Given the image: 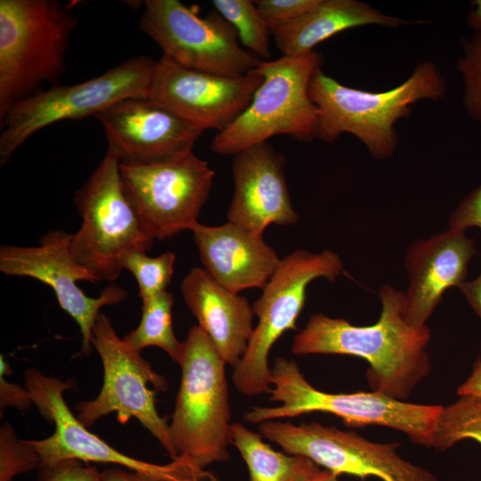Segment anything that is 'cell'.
Returning <instances> with one entry per match:
<instances>
[{
  "label": "cell",
  "instance_id": "obj_34",
  "mask_svg": "<svg viewBox=\"0 0 481 481\" xmlns=\"http://www.w3.org/2000/svg\"><path fill=\"white\" fill-rule=\"evenodd\" d=\"M102 481H164L121 467H113L102 472Z\"/></svg>",
  "mask_w": 481,
  "mask_h": 481
},
{
  "label": "cell",
  "instance_id": "obj_21",
  "mask_svg": "<svg viewBox=\"0 0 481 481\" xmlns=\"http://www.w3.org/2000/svg\"><path fill=\"white\" fill-rule=\"evenodd\" d=\"M181 294L223 361L234 368L243 357L255 328L252 305L198 267L192 268L183 279Z\"/></svg>",
  "mask_w": 481,
  "mask_h": 481
},
{
  "label": "cell",
  "instance_id": "obj_8",
  "mask_svg": "<svg viewBox=\"0 0 481 481\" xmlns=\"http://www.w3.org/2000/svg\"><path fill=\"white\" fill-rule=\"evenodd\" d=\"M74 200L81 225L70 233L69 249L76 261L100 281L111 282L119 276L126 251H148L153 246L125 192L119 160L110 150Z\"/></svg>",
  "mask_w": 481,
  "mask_h": 481
},
{
  "label": "cell",
  "instance_id": "obj_9",
  "mask_svg": "<svg viewBox=\"0 0 481 481\" xmlns=\"http://www.w3.org/2000/svg\"><path fill=\"white\" fill-rule=\"evenodd\" d=\"M343 270L338 254L327 249L320 253L296 249L281 260L261 296L252 304L258 322L232 373L233 384L240 393H268L272 386L270 350L287 330L296 329L306 304L307 286L317 278L334 281Z\"/></svg>",
  "mask_w": 481,
  "mask_h": 481
},
{
  "label": "cell",
  "instance_id": "obj_1",
  "mask_svg": "<svg viewBox=\"0 0 481 481\" xmlns=\"http://www.w3.org/2000/svg\"><path fill=\"white\" fill-rule=\"evenodd\" d=\"M381 312L371 325L357 326L342 318L312 315L293 339L296 355H342L363 358L372 391L405 401L429 373L428 326L414 328L404 318V293L383 284Z\"/></svg>",
  "mask_w": 481,
  "mask_h": 481
},
{
  "label": "cell",
  "instance_id": "obj_7",
  "mask_svg": "<svg viewBox=\"0 0 481 481\" xmlns=\"http://www.w3.org/2000/svg\"><path fill=\"white\" fill-rule=\"evenodd\" d=\"M155 64L149 56H135L88 80L38 90L14 102L0 118L1 164L50 125L95 117L120 100L149 96Z\"/></svg>",
  "mask_w": 481,
  "mask_h": 481
},
{
  "label": "cell",
  "instance_id": "obj_33",
  "mask_svg": "<svg viewBox=\"0 0 481 481\" xmlns=\"http://www.w3.org/2000/svg\"><path fill=\"white\" fill-rule=\"evenodd\" d=\"M449 229L466 231L469 227L481 230V184L463 198L449 218Z\"/></svg>",
  "mask_w": 481,
  "mask_h": 481
},
{
  "label": "cell",
  "instance_id": "obj_28",
  "mask_svg": "<svg viewBox=\"0 0 481 481\" xmlns=\"http://www.w3.org/2000/svg\"><path fill=\"white\" fill-rule=\"evenodd\" d=\"M175 259L176 255L171 251L151 257L146 251L135 249L124 254L121 267L133 273L137 281L138 295L143 300L167 290Z\"/></svg>",
  "mask_w": 481,
  "mask_h": 481
},
{
  "label": "cell",
  "instance_id": "obj_26",
  "mask_svg": "<svg viewBox=\"0 0 481 481\" xmlns=\"http://www.w3.org/2000/svg\"><path fill=\"white\" fill-rule=\"evenodd\" d=\"M466 439L481 444V397L478 396H460L454 403L443 406L432 447L445 451Z\"/></svg>",
  "mask_w": 481,
  "mask_h": 481
},
{
  "label": "cell",
  "instance_id": "obj_22",
  "mask_svg": "<svg viewBox=\"0 0 481 481\" xmlns=\"http://www.w3.org/2000/svg\"><path fill=\"white\" fill-rule=\"evenodd\" d=\"M428 22V20L392 16L360 0H319L305 14L272 34L283 56H294L314 51L320 43L350 29L363 26L396 29Z\"/></svg>",
  "mask_w": 481,
  "mask_h": 481
},
{
  "label": "cell",
  "instance_id": "obj_18",
  "mask_svg": "<svg viewBox=\"0 0 481 481\" xmlns=\"http://www.w3.org/2000/svg\"><path fill=\"white\" fill-rule=\"evenodd\" d=\"M233 193L228 222L263 235L272 224L298 223L285 177V159L268 142L251 146L233 156Z\"/></svg>",
  "mask_w": 481,
  "mask_h": 481
},
{
  "label": "cell",
  "instance_id": "obj_20",
  "mask_svg": "<svg viewBox=\"0 0 481 481\" xmlns=\"http://www.w3.org/2000/svg\"><path fill=\"white\" fill-rule=\"evenodd\" d=\"M191 231L206 272L226 289H263L281 263L263 235L232 223L217 226L196 223Z\"/></svg>",
  "mask_w": 481,
  "mask_h": 481
},
{
  "label": "cell",
  "instance_id": "obj_23",
  "mask_svg": "<svg viewBox=\"0 0 481 481\" xmlns=\"http://www.w3.org/2000/svg\"><path fill=\"white\" fill-rule=\"evenodd\" d=\"M241 423L230 426V444L240 453L249 474V481H306L322 469L310 459L275 451Z\"/></svg>",
  "mask_w": 481,
  "mask_h": 481
},
{
  "label": "cell",
  "instance_id": "obj_27",
  "mask_svg": "<svg viewBox=\"0 0 481 481\" xmlns=\"http://www.w3.org/2000/svg\"><path fill=\"white\" fill-rule=\"evenodd\" d=\"M216 11L236 30L241 45L262 61L271 57L272 31L251 0H214Z\"/></svg>",
  "mask_w": 481,
  "mask_h": 481
},
{
  "label": "cell",
  "instance_id": "obj_10",
  "mask_svg": "<svg viewBox=\"0 0 481 481\" xmlns=\"http://www.w3.org/2000/svg\"><path fill=\"white\" fill-rule=\"evenodd\" d=\"M92 345L102 360L103 382L94 399L77 404V420L90 428L113 412L122 425L135 418L159 441L167 455L175 460L169 424L159 414L155 392L148 387L151 384L155 391L164 392L168 387L166 379L141 354L127 346L116 333L110 318L103 313L96 319Z\"/></svg>",
  "mask_w": 481,
  "mask_h": 481
},
{
  "label": "cell",
  "instance_id": "obj_2",
  "mask_svg": "<svg viewBox=\"0 0 481 481\" xmlns=\"http://www.w3.org/2000/svg\"><path fill=\"white\" fill-rule=\"evenodd\" d=\"M446 92L445 78L432 61L419 62L400 85L380 92L345 86L321 67L309 85L310 97L319 111L316 139L334 143L350 134L373 159H388L399 143L396 123L412 114V105L440 101Z\"/></svg>",
  "mask_w": 481,
  "mask_h": 481
},
{
  "label": "cell",
  "instance_id": "obj_37",
  "mask_svg": "<svg viewBox=\"0 0 481 481\" xmlns=\"http://www.w3.org/2000/svg\"><path fill=\"white\" fill-rule=\"evenodd\" d=\"M337 474L327 469H322L318 474L307 479L306 481H339Z\"/></svg>",
  "mask_w": 481,
  "mask_h": 481
},
{
  "label": "cell",
  "instance_id": "obj_35",
  "mask_svg": "<svg viewBox=\"0 0 481 481\" xmlns=\"http://www.w3.org/2000/svg\"><path fill=\"white\" fill-rule=\"evenodd\" d=\"M458 289L481 320V273L469 281H464Z\"/></svg>",
  "mask_w": 481,
  "mask_h": 481
},
{
  "label": "cell",
  "instance_id": "obj_3",
  "mask_svg": "<svg viewBox=\"0 0 481 481\" xmlns=\"http://www.w3.org/2000/svg\"><path fill=\"white\" fill-rule=\"evenodd\" d=\"M272 369L269 400L277 406H252L243 418L249 423L325 412L351 428L380 426L405 434L418 445L432 447L443 405L416 404L378 391L330 394L314 387L294 360L278 357Z\"/></svg>",
  "mask_w": 481,
  "mask_h": 481
},
{
  "label": "cell",
  "instance_id": "obj_19",
  "mask_svg": "<svg viewBox=\"0 0 481 481\" xmlns=\"http://www.w3.org/2000/svg\"><path fill=\"white\" fill-rule=\"evenodd\" d=\"M477 255L474 239L464 231L448 229L411 243L404 258L409 280L404 318L411 326H427L444 292L465 281Z\"/></svg>",
  "mask_w": 481,
  "mask_h": 481
},
{
  "label": "cell",
  "instance_id": "obj_36",
  "mask_svg": "<svg viewBox=\"0 0 481 481\" xmlns=\"http://www.w3.org/2000/svg\"><path fill=\"white\" fill-rule=\"evenodd\" d=\"M457 395L481 397V356L474 362L470 375L457 388Z\"/></svg>",
  "mask_w": 481,
  "mask_h": 481
},
{
  "label": "cell",
  "instance_id": "obj_6",
  "mask_svg": "<svg viewBox=\"0 0 481 481\" xmlns=\"http://www.w3.org/2000/svg\"><path fill=\"white\" fill-rule=\"evenodd\" d=\"M322 61L316 51L262 61L256 69L263 77L261 85L247 109L214 136L212 151L234 156L278 135L301 142L316 139L319 111L309 85Z\"/></svg>",
  "mask_w": 481,
  "mask_h": 481
},
{
  "label": "cell",
  "instance_id": "obj_14",
  "mask_svg": "<svg viewBox=\"0 0 481 481\" xmlns=\"http://www.w3.org/2000/svg\"><path fill=\"white\" fill-rule=\"evenodd\" d=\"M259 433L289 454L306 457L338 476L381 481H439L428 469L397 453L398 443H376L354 431L316 422L295 425L279 420L259 423Z\"/></svg>",
  "mask_w": 481,
  "mask_h": 481
},
{
  "label": "cell",
  "instance_id": "obj_13",
  "mask_svg": "<svg viewBox=\"0 0 481 481\" xmlns=\"http://www.w3.org/2000/svg\"><path fill=\"white\" fill-rule=\"evenodd\" d=\"M125 192L148 235L170 239L198 223L215 171L193 152L157 163L120 164Z\"/></svg>",
  "mask_w": 481,
  "mask_h": 481
},
{
  "label": "cell",
  "instance_id": "obj_17",
  "mask_svg": "<svg viewBox=\"0 0 481 481\" xmlns=\"http://www.w3.org/2000/svg\"><path fill=\"white\" fill-rule=\"evenodd\" d=\"M95 118L104 130L107 150L126 165L185 157L204 132L149 96L120 100Z\"/></svg>",
  "mask_w": 481,
  "mask_h": 481
},
{
  "label": "cell",
  "instance_id": "obj_5",
  "mask_svg": "<svg viewBox=\"0 0 481 481\" xmlns=\"http://www.w3.org/2000/svg\"><path fill=\"white\" fill-rule=\"evenodd\" d=\"M76 16L57 0H0V118L66 67Z\"/></svg>",
  "mask_w": 481,
  "mask_h": 481
},
{
  "label": "cell",
  "instance_id": "obj_31",
  "mask_svg": "<svg viewBox=\"0 0 481 481\" xmlns=\"http://www.w3.org/2000/svg\"><path fill=\"white\" fill-rule=\"evenodd\" d=\"M36 481H102V472L79 460H64L42 465Z\"/></svg>",
  "mask_w": 481,
  "mask_h": 481
},
{
  "label": "cell",
  "instance_id": "obj_24",
  "mask_svg": "<svg viewBox=\"0 0 481 481\" xmlns=\"http://www.w3.org/2000/svg\"><path fill=\"white\" fill-rule=\"evenodd\" d=\"M142 301L141 321L123 338L124 342L139 354L148 346H158L178 363L183 343L176 338L173 330V295L166 290Z\"/></svg>",
  "mask_w": 481,
  "mask_h": 481
},
{
  "label": "cell",
  "instance_id": "obj_11",
  "mask_svg": "<svg viewBox=\"0 0 481 481\" xmlns=\"http://www.w3.org/2000/svg\"><path fill=\"white\" fill-rule=\"evenodd\" d=\"M24 386L41 416L54 426L48 437L28 440L40 455V466L79 460L115 464L164 481H217L212 473L200 469L188 458L179 457L160 465L138 460L112 447L89 431L69 408L64 393L73 389L71 380L61 381L32 368L24 371Z\"/></svg>",
  "mask_w": 481,
  "mask_h": 481
},
{
  "label": "cell",
  "instance_id": "obj_16",
  "mask_svg": "<svg viewBox=\"0 0 481 481\" xmlns=\"http://www.w3.org/2000/svg\"><path fill=\"white\" fill-rule=\"evenodd\" d=\"M262 81L256 69L227 76L188 69L161 56L149 97L203 131L220 132L247 109Z\"/></svg>",
  "mask_w": 481,
  "mask_h": 481
},
{
  "label": "cell",
  "instance_id": "obj_30",
  "mask_svg": "<svg viewBox=\"0 0 481 481\" xmlns=\"http://www.w3.org/2000/svg\"><path fill=\"white\" fill-rule=\"evenodd\" d=\"M319 0H257L254 1L259 13L273 32L297 20Z\"/></svg>",
  "mask_w": 481,
  "mask_h": 481
},
{
  "label": "cell",
  "instance_id": "obj_12",
  "mask_svg": "<svg viewBox=\"0 0 481 481\" xmlns=\"http://www.w3.org/2000/svg\"><path fill=\"white\" fill-rule=\"evenodd\" d=\"M139 28L163 57L188 69L238 76L262 61L241 45L235 29L216 11L200 17L178 0L144 1Z\"/></svg>",
  "mask_w": 481,
  "mask_h": 481
},
{
  "label": "cell",
  "instance_id": "obj_29",
  "mask_svg": "<svg viewBox=\"0 0 481 481\" xmlns=\"http://www.w3.org/2000/svg\"><path fill=\"white\" fill-rule=\"evenodd\" d=\"M41 458L28 440L19 439L13 427H0V481H13L17 475L38 469Z\"/></svg>",
  "mask_w": 481,
  "mask_h": 481
},
{
  "label": "cell",
  "instance_id": "obj_32",
  "mask_svg": "<svg viewBox=\"0 0 481 481\" xmlns=\"http://www.w3.org/2000/svg\"><path fill=\"white\" fill-rule=\"evenodd\" d=\"M12 370L5 357L0 356V412L7 407L26 411L33 404L31 396L25 387L13 382H10L5 379L6 375H10Z\"/></svg>",
  "mask_w": 481,
  "mask_h": 481
},
{
  "label": "cell",
  "instance_id": "obj_15",
  "mask_svg": "<svg viewBox=\"0 0 481 481\" xmlns=\"http://www.w3.org/2000/svg\"><path fill=\"white\" fill-rule=\"evenodd\" d=\"M69 237L70 233L53 230L44 234L37 246L3 245L0 271L6 275L30 277L51 287L61 309L79 327L81 352L89 355L94 327L101 309L124 301L127 292L110 283L97 298L86 295L77 281L97 283L100 281L76 261L69 249Z\"/></svg>",
  "mask_w": 481,
  "mask_h": 481
},
{
  "label": "cell",
  "instance_id": "obj_25",
  "mask_svg": "<svg viewBox=\"0 0 481 481\" xmlns=\"http://www.w3.org/2000/svg\"><path fill=\"white\" fill-rule=\"evenodd\" d=\"M473 3L466 18L473 32L460 41L461 54L456 61V69L462 83L464 110L481 126V0Z\"/></svg>",
  "mask_w": 481,
  "mask_h": 481
},
{
  "label": "cell",
  "instance_id": "obj_4",
  "mask_svg": "<svg viewBox=\"0 0 481 481\" xmlns=\"http://www.w3.org/2000/svg\"><path fill=\"white\" fill-rule=\"evenodd\" d=\"M178 363L182 375L169 423L176 455L200 469L229 460L231 411L225 363L207 333L190 328Z\"/></svg>",
  "mask_w": 481,
  "mask_h": 481
}]
</instances>
